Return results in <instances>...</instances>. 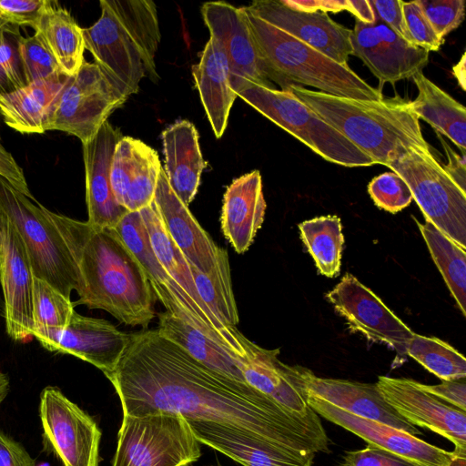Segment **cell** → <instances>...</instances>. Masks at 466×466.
<instances>
[{
  "label": "cell",
  "mask_w": 466,
  "mask_h": 466,
  "mask_svg": "<svg viewBox=\"0 0 466 466\" xmlns=\"http://www.w3.org/2000/svg\"><path fill=\"white\" fill-rule=\"evenodd\" d=\"M42 209L56 226L76 263L79 299L73 303L107 311L119 322L147 329L156 296L137 259L115 228L91 226Z\"/></svg>",
  "instance_id": "2"
},
{
  "label": "cell",
  "mask_w": 466,
  "mask_h": 466,
  "mask_svg": "<svg viewBox=\"0 0 466 466\" xmlns=\"http://www.w3.org/2000/svg\"><path fill=\"white\" fill-rule=\"evenodd\" d=\"M157 316V329L162 337L179 346L211 370L229 380L247 383L242 374L241 361L237 357L167 310Z\"/></svg>",
  "instance_id": "30"
},
{
  "label": "cell",
  "mask_w": 466,
  "mask_h": 466,
  "mask_svg": "<svg viewBox=\"0 0 466 466\" xmlns=\"http://www.w3.org/2000/svg\"><path fill=\"white\" fill-rule=\"evenodd\" d=\"M0 466H36L25 449L0 432Z\"/></svg>",
  "instance_id": "48"
},
{
  "label": "cell",
  "mask_w": 466,
  "mask_h": 466,
  "mask_svg": "<svg viewBox=\"0 0 466 466\" xmlns=\"http://www.w3.org/2000/svg\"><path fill=\"white\" fill-rule=\"evenodd\" d=\"M0 210L19 233L34 277L41 279L66 298L79 289L76 263L56 226L42 205L33 201L0 176Z\"/></svg>",
  "instance_id": "6"
},
{
  "label": "cell",
  "mask_w": 466,
  "mask_h": 466,
  "mask_svg": "<svg viewBox=\"0 0 466 466\" xmlns=\"http://www.w3.org/2000/svg\"><path fill=\"white\" fill-rule=\"evenodd\" d=\"M161 169L156 150L139 139L122 137L116 146L110 169L116 200L129 212L150 205Z\"/></svg>",
  "instance_id": "20"
},
{
  "label": "cell",
  "mask_w": 466,
  "mask_h": 466,
  "mask_svg": "<svg viewBox=\"0 0 466 466\" xmlns=\"http://www.w3.org/2000/svg\"><path fill=\"white\" fill-rule=\"evenodd\" d=\"M66 77L58 74L0 95V115L4 122L22 134L46 132L49 115Z\"/></svg>",
  "instance_id": "29"
},
{
  "label": "cell",
  "mask_w": 466,
  "mask_h": 466,
  "mask_svg": "<svg viewBox=\"0 0 466 466\" xmlns=\"http://www.w3.org/2000/svg\"><path fill=\"white\" fill-rule=\"evenodd\" d=\"M20 27L0 20V95L27 86L21 55Z\"/></svg>",
  "instance_id": "38"
},
{
  "label": "cell",
  "mask_w": 466,
  "mask_h": 466,
  "mask_svg": "<svg viewBox=\"0 0 466 466\" xmlns=\"http://www.w3.org/2000/svg\"><path fill=\"white\" fill-rule=\"evenodd\" d=\"M1 258H2V246H1V239H0V265H1Z\"/></svg>",
  "instance_id": "55"
},
{
  "label": "cell",
  "mask_w": 466,
  "mask_h": 466,
  "mask_svg": "<svg viewBox=\"0 0 466 466\" xmlns=\"http://www.w3.org/2000/svg\"><path fill=\"white\" fill-rule=\"evenodd\" d=\"M164 171L177 197L186 205L194 199L206 162L198 143V133L187 120H179L162 132Z\"/></svg>",
  "instance_id": "27"
},
{
  "label": "cell",
  "mask_w": 466,
  "mask_h": 466,
  "mask_svg": "<svg viewBox=\"0 0 466 466\" xmlns=\"http://www.w3.org/2000/svg\"><path fill=\"white\" fill-rule=\"evenodd\" d=\"M2 258L0 282L5 329L17 342L33 337V272L25 244L14 224L0 210Z\"/></svg>",
  "instance_id": "14"
},
{
  "label": "cell",
  "mask_w": 466,
  "mask_h": 466,
  "mask_svg": "<svg viewBox=\"0 0 466 466\" xmlns=\"http://www.w3.org/2000/svg\"><path fill=\"white\" fill-rule=\"evenodd\" d=\"M121 132L106 121L95 137L83 145L86 173L87 223L103 228H115L128 212L116 200L110 181V169Z\"/></svg>",
  "instance_id": "19"
},
{
  "label": "cell",
  "mask_w": 466,
  "mask_h": 466,
  "mask_svg": "<svg viewBox=\"0 0 466 466\" xmlns=\"http://www.w3.org/2000/svg\"><path fill=\"white\" fill-rule=\"evenodd\" d=\"M190 269L197 290L211 312L225 325L237 327L239 317L232 289L228 251L220 248L216 263L208 273L193 265Z\"/></svg>",
  "instance_id": "35"
},
{
  "label": "cell",
  "mask_w": 466,
  "mask_h": 466,
  "mask_svg": "<svg viewBox=\"0 0 466 466\" xmlns=\"http://www.w3.org/2000/svg\"><path fill=\"white\" fill-rule=\"evenodd\" d=\"M279 350L252 344L241 360L245 381L284 407L299 413L313 410L308 405L300 366H289L279 359Z\"/></svg>",
  "instance_id": "24"
},
{
  "label": "cell",
  "mask_w": 466,
  "mask_h": 466,
  "mask_svg": "<svg viewBox=\"0 0 466 466\" xmlns=\"http://www.w3.org/2000/svg\"><path fill=\"white\" fill-rule=\"evenodd\" d=\"M300 237L321 275L334 278L339 275L344 237L340 218L322 216L301 222Z\"/></svg>",
  "instance_id": "36"
},
{
  "label": "cell",
  "mask_w": 466,
  "mask_h": 466,
  "mask_svg": "<svg viewBox=\"0 0 466 466\" xmlns=\"http://www.w3.org/2000/svg\"><path fill=\"white\" fill-rule=\"evenodd\" d=\"M326 297L351 329L406 354L415 333L353 275L346 273Z\"/></svg>",
  "instance_id": "13"
},
{
  "label": "cell",
  "mask_w": 466,
  "mask_h": 466,
  "mask_svg": "<svg viewBox=\"0 0 466 466\" xmlns=\"http://www.w3.org/2000/svg\"><path fill=\"white\" fill-rule=\"evenodd\" d=\"M21 55L27 85L58 74L63 75L56 61L35 33L32 36L24 37Z\"/></svg>",
  "instance_id": "40"
},
{
  "label": "cell",
  "mask_w": 466,
  "mask_h": 466,
  "mask_svg": "<svg viewBox=\"0 0 466 466\" xmlns=\"http://www.w3.org/2000/svg\"><path fill=\"white\" fill-rule=\"evenodd\" d=\"M238 96L325 160L347 167L375 164L289 91L251 85L238 92Z\"/></svg>",
  "instance_id": "8"
},
{
  "label": "cell",
  "mask_w": 466,
  "mask_h": 466,
  "mask_svg": "<svg viewBox=\"0 0 466 466\" xmlns=\"http://www.w3.org/2000/svg\"><path fill=\"white\" fill-rule=\"evenodd\" d=\"M466 56L462 55L461 60L453 66L452 72L462 90L466 87Z\"/></svg>",
  "instance_id": "52"
},
{
  "label": "cell",
  "mask_w": 466,
  "mask_h": 466,
  "mask_svg": "<svg viewBox=\"0 0 466 466\" xmlns=\"http://www.w3.org/2000/svg\"><path fill=\"white\" fill-rule=\"evenodd\" d=\"M418 3L441 40L464 19V0H418Z\"/></svg>",
  "instance_id": "41"
},
{
  "label": "cell",
  "mask_w": 466,
  "mask_h": 466,
  "mask_svg": "<svg viewBox=\"0 0 466 466\" xmlns=\"http://www.w3.org/2000/svg\"><path fill=\"white\" fill-rule=\"evenodd\" d=\"M346 10L364 24H373L376 20L375 13L369 0L346 1Z\"/></svg>",
  "instance_id": "51"
},
{
  "label": "cell",
  "mask_w": 466,
  "mask_h": 466,
  "mask_svg": "<svg viewBox=\"0 0 466 466\" xmlns=\"http://www.w3.org/2000/svg\"><path fill=\"white\" fill-rule=\"evenodd\" d=\"M388 167L406 182L426 221L466 249V192L432 154L412 149Z\"/></svg>",
  "instance_id": "10"
},
{
  "label": "cell",
  "mask_w": 466,
  "mask_h": 466,
  "mask_svg": "<svg viewBox=\"0 0 466 466\" xmlns=\"http://www.w3.org/2000/svg\"><path fill=\"white\" fill-rule=\"evenodd\" d=\"M201 14L210 36L218 40L224 48L229 65L231 88L237 96L251 85L274 88L243 7L221 1L207 2L201 6Z\"/></svg>",
  "instance_id": "12"
},
{
  "label": "cell",
  "mask_w": 466,
  "mask_h": 466,
  "mask_svg": "<svg viewBox=\"0 0 466 466\" xmlns=\"http://www.w3.org/2000/svg\"><path fill=\"white\" fill-rule=\"evenodd\" d=\"M376 385L386 402L414 426L451 441L455 454L466 456V412L423 390L409 379L380 376Z\"/></svg>",
  "instance_id": "15"
},
{
  "label": "cell",
  "mask_w": 466,
  "mask_h": 466,
  "mask_svg": "<svg viewBox=\"0 0 466 466\" xmlns=\"http://www.w3.org/2000/svg\"><path fill=\"white\" fill-rule=\"evenodd\" d=\"M0 115V122H1ZM1 129V124H0ZM0 176L5 177L16 189L33 201H36L31 194L22 167L16 162L14 156L5 147L0 132Z\"/></svg>",
  "instance_id": "46"
},
{
  "label": "cell",
  "mask_w": 466,
  "mask_h": 466,
  "mask_svg": "<svg viewBox=\"0 0 466 466\" xmlns=\"http://www.w3.org/2000/svg\"><path fill=\"white\" fill-rule=\"evenodd\" d=\"M201 447L181 415L157 411L123 415L112 466H188Z\"/></svg>",
  "instance_id": "7"
},
{
  "label": "cell",
  "mask_w": 466,
  "mask_h": 466,
  "mask_svg": "<svg viewBox=\"0 0 466 466\" xmlns=\"http://www.w3.org/2000/svg\"><path fill=\"white\" fill-rule=\"evenodd\" d=\"M49 0H0V20L35 31L44 15L55 4Z\"/></svg>",
  "instance_id": "42"
},
{
  "label": "cell",
  "mask_w": 466,
  "mask_h": 466,
  "mask_svg": "<svg viewBox=\"0 0 466 466\" xmlns=\"http://www.w3.org/2000/svg\"><path fill=\"white\" fill-rule=\"evenodd\" d=\"M10 389V380L6 373L0 371V404L6 398Z\"/></svg>",
  "instance_id": "53"
},
{
  "label": "cell",
  "mask_w": 466,
  "mask_h": 466,
  "mask_svg": "<svg viewBox=\"0 0 466 466\" xmlns=\"http://www.w3.org/2000/svg\"><path fill=\"white\" fill-rule=\"evenodd\" d=\"M188 423L200 444L243 466H312L313 461L246 432L211 422Z\"/></svg>",
  "instance_id": "26"
},
{
  "label": "cell",
  "mask_w": 466,
  "mask_h": 466,
  "mask_svg": "<svg viewBox=\"0 0 466 466\" xmlns=\"http://www.w3.org/2000/svg\"><path fill=\"white\" fill-rule=\"evenodd\" d=\"M440 141L446 152L448 164L442 166L444 171L452 178V180L460 187V188L466 192V158L465 154L458 155L450 146L444 141L441 136L437 133Z\"/></svg>",
  "instance_id": "49"
},
{
  "label": "cell",
  "mask_w": 466,
  "mask_h": 466,
  "mask_svg": "<svg viewBox=\"0 0 466 466\" xmlns=\"http://www.w3.org/2000/svg\"><path fill=\"white\" fill-rule=\"evenodd\" d=\"M401 0H370L375 17L389 25L400 37L413 44L403 15Z\"/></svg>",
  "instance_id": "45"
},
{
  "label": "cell",
  "mask_w": 466,
  "mask_h": 466,
  "mask_svg": "<svg viewBox=\"0 0 466 466\" xmlns=\"http://www.w3.org/2000/svg\"><path fill=\"white\" fill-rule=\"evenodd\" d=\"M266 208L258 170L242 175L228 187L220 225L224 237L237 253H245L253 243L263 224Z\"/></svg>",
  "instance_id": "25"
},
{
  "label": "cell",
  "mask_w": 466,
  "mask_h": 466,
  "mask_svg": "<svg viewBox=\"0 0 466 466\" xmlns=\"http://www.w3.org/2000/svg\"><path fill=\"white\" fill-rule=\"evenodd\" d=\"M406 354L441 380L466 378L464 356L440 339L415 333L408 344Z\"/></svg>",
  "instance_id": "37"
},
{
  "label": "cell",
  "mask_w": 466,
  "mask_h": 466,
  "mask_svg": "<svg viewBox=\"0 0 466 466\" xmlns=\"http://www.w3.org/2000/svg\"><path fill=\"white\" fill-rule=\"evenodd\" d=\"M368 191L377 207L390 213L404 209L413 199L406 182L393 171L375 177Z\"/></svg>",
  "instance_id": "39"
},
{
  "label": "cell",
  "mask_w": 466,
  "mask_h": 466,
  "mask_svg": "<svg viewBox=\"0 0 466 466\" xmlns=\"http://www.w3.org/2000/svg\"><path fill=\"white\" fill-rule=\"evenodd\" d=\"M285 5L299 11L304 12H316L321 11L327 13L339 12L346 10V1H293V0H280Z\"/></svg>",
  "instance_id": "50"
},
{
  "label": "cell",
  "mask_w": 466,
  "mask_h": 466,
  "mask_svg": "<svg viewBox=\"0 0 466 466\" xmlns=\"http://www.w3.org/2000/svg\"><path fill=\"white\" fill-rule=\"evenodd\" d=\"M245 16L269 80L288 91L291 85L309 86L331 96L380 101L372 87L348 65H340L311 46L260 19L243 6Z\"/></svg>",
  "instance_id": "5"
},
{
  "label": "cell",
  "mask_w": 466,
  "mask_h": 466,
  "mask_svg": "<svg viewBox=\"0 0 466 466\" xmlns=\"http://www.w3.org/2000/svg\"><path fill=\"white\" fill-rule=\"evenodd\" d=\"M101 15L83 28L85 48L128 94L144 77L158 78L155 58L160 43L156 4L150 0H101Z\"/></svg>",
  "instance_id": "4"
},
{
  "label": "cell",
  "mask_w": 466,
  "mask_h": 466,
  "mask_svg": "<svg viewBox=\"0 0 466 466\" xmlns=\"http://www.w3.org/2000/svg\"><path fill=\"white\" fill-rule=\"evenodd\" d=\"M192 74L215 137L219 138L238 96L231 88L228 61L218 40L210 36L199 62L192 66Z\"/></svg>",
  "instance_id": "28"
},
{
  "label": "cell",
  "mask_w": 466,
  "mask_h": 466,
  "mask_svg": "<svg viewBox=\"0 0 466 466\" xmlns=\"http://www.w3.org/2000/svg\"><path fill=\"white\" fill-rule=\"evenodd\" d=\"M123 415L166 411L187 421L246 432L313 461L329 451V438L314 411L299 413L249 386L205 367L157 329L132 333L114 370L105 374Z\"/></svg>",
  "instance_id": "1"
},
{
  "label": "cell",
  "mask_w": 466,
  "mask_h": 466,
  "mask_svg": "<svg viewBox=\"0 0 466 466\" xmlns=\"http://www.w3.org/2000/svg\"><path fill=\"white\" fill-rule=\"evenodd\" d=\"M43 441L64 466H98L101 430L95 420L53 386L40 395Z\"/></svg>",
  "instance_id": "11"
},
{
  "label": "cell",
  "mask_w": 466,
  "mask_h": 466,
  "mask_svg": "<svg viewBox=\"0 0 466 466\" xmlns=\"http://www.w3.org/2000/svg\"><path fill=\"white\" fill-rule=\"evenodd\" d=\"M35 33L56 61L65 76L76 75L85 61L83 28L56 2L44 15Z\"/></svg>",
  "instance_id": "32"
},
{
  "label": "cell",
  "mask_w": 466,
  "mask_h": 466,
  "mask_svg": "<svg viewBox=\"0 0 466 466\" xmlns=\"http://www.w3.org/2000/svg\"><path fill=\"white\" fill-rule=\"evenodd\" d=\"M423 390L436 396L440 400L465 411L466 409V382L465 379L442 380L441 384L425 385L420 382Z\"/></svg>",
  "instance_id": "47"
},
{
  "label": "cell",
  "mask_w": 466,
  "mask_h": 466,
  "mask_svg": "<svg viewBox=\"0 0 466 466\" xmlns=\"http://www.w3.org/2000/svg\"><path fill=\"white\" fill-rule=\"evenodd\" d=\"M418 95L410 101L419 119L430 124L440 135L451 140L465 154L466 109L451 96L426 77L422 72L412 76Z\"/></svg>",
  "instance_id": "31"
},
{
  "label": "cell",
  "mask_w": 466,
  "mask_h": 466,
  "mask_svg": "<svg viewBox=\"0 0 466 466\" xmlns=\"http://www.w3.org/2000/svg\"><path fill=\"white\" fill-rule=\"evenodd\" d=\"M340 466H420L386 450L369 444L366 448L348 451Z\"/></svg>",
  "instance_id": "44"
},
{
  "label": "cell",
  "mask_w": 466,
  "mask_h": 466,
  "mask_svg": "<svg viewBox=\"0 0 466 466\" xmlns=\"http://www.w3.org/2000/svg\"><path fill=\"white\" fill-rule=\"evenodd\" d=\"M297 99L373 159L389 166L410 150L431 152L410 101L400 96L363 101L291 85Z\"/></svg>",
  "instance_id": "3"
},
{
  "label": "cell",
  "mask_w": 466,
  "mask_h": 466,
  "mask_svg": "<svg viewBox=\"0 0 466 466\" xmlns=\"http://www.w3.org/2000/svg\"><path fill=\"white\" fill-rule=\"evenodd\" d=\"M154 202L162 222L188 264L208 273L217 261L220 247L203 229L192 213L171 189L162 167Z\"/></svg>",
  "instance_id": "23"
},
{
  "label": "cell",
  "mask_w": 466,
  "mask_h": 466,
  "mask_svg": "<svg viewBox=\"0 0 466 466\" xmlns=\"http://www.w3.org/2000/svg\"><path fill=\"white\" fill-rule=\"evenodd\" d=\"M246 8L335 62L348 65L352 55L351 30L332 20L327 13L295 10L280 0L254 1Z\"/></svg>",
  "instance_id": "17"
},
{
  "label": "cell",
  "mask_w": 466,
  "mask_h": 466,
  "mask_svg": "<svg viewBox=\"0 0 466 466\" xmlns=\"http://www.w3.org/2000/svg\"><path fill=\"white\" fill-rule=\"evenodd\" d=\"M407 29L415 46L426 51H438L444 40H441L425 17L418 0L404 2L402 5Z\"/></svg>",
  "instance_id": "43"
},
{
  "label": "cell",
  "mask_w": 466,
  "mask_h": 466,
  "mask_svg": "<svg viewBox=\"0 0 466 466\" xmlns=\"http://www.w3.org/2000/svg\"><path fill=\"white\" fill-rule=\"evenodd\" d=\"M350 44L352 55L380 80V87L412 77L429 61L430 52L409 43L378 18L373 24L356 20Z\"/></svg>",
  "instance_id": "16"
},
{
  "label": "cell",
  "mask_w": 466,
  "mask_h": 466,
  "mask_svg": "<svg viewBox=\"0 0 466 466\" xmlns=\"http://www.w3.org/2000/svg\"><path fill=\"white\" fill-rule=\"evenodd\" d=\"M74 311L70 299L46 281L33 278V337L45 349L54 351Z\"/></svg>",
  "instance_id": "33"
},
{
  "label": "cell",
  "mask_w": 466,
  "mask_h": 466,
  "mask_svg": "<svg viewBox=\"0 0 466 466\" xmlns=\"http://www.w3.org/2000/svg\"><path fill=\"white\" fill-rule=\"evenodd\" d=\"M128 96L99 65L85 60L76 75L66 77L49 115L47 131L65 132L84 144Z\"/></svg>",
  "instance_id": "9"
},
{
  "label": "cell",
  "mask_w": 466,
  "mask_h": 466,
  "mask_svg": "<svg viewBox=\"0 0 466 466\" xmlns=\"http://www.w3.org/2000/svg\"><path fill=\"white\" fill-rule=\"evenodd\" d=\"M430 254L462 315L466 316V249L431 223L417 221Z\"/></svg>",
  "instance_id": "34"
},
{
  "label": "cell",
  "mask_w": 466,
  "mask_h": 466,
  "mask_svg": "<svg viewBox=\"0 0 466 466\" xmlns=\"http://www.w3.org/2000/svg\"><path fill=\"white\" fill-rule=\"evenodd\" d=\"M308 405L319 415L356 434L369 444L420 466H448L452 452L381 422L355 416L307 393Z\"/></svg>",
  "instance_id": "18"
},
{
  "label": "cell",
  "mask_w": 466,
  "mask_h": 466,
  "mask_svg": "<svg viewBox=\"0 0 466 466\" xmlns=\"http://www.w3.org/2000/svg\"><path fill=\"white\" fill-rule=\"evenodd\" d=\"M131 339L132 333L117 329L108 320L74 311L54 351L77 357L106 374L116 369Z\"/></svg>",
  "instance_id": "22"
},
{
  "label": "cell",
  "mask_w": 466,
  "mask_h": 466,
  "mask_svg": "<svg viewBox=\"0 0 466 466\" xmlns=\"http://www.w3.org/2000/svg\"><path fill=\"white\" fill-rule=\"evenodd\" d=\"M307 393L321 399L355 416L378 421L413 436L421 431L390 407L376 383H363L316 376L307 368L301 369Z\"/></svg>",
  "instance_id": "21"
},
{
  "label": "cell",
  "mask_w": 466,
  "mask_h": 466,
  "mask_svg": "<svg viewBox=\"0 0 466 466\" xmlns=\"http://www.w3.org/2000/svg\"><path fill=\"white\" fill-rule=\"evenodd\" d=\"M448 466H466V456L452 452V457Z\"/></svg>",
  "instance_id": "54"
}]
</instances>
